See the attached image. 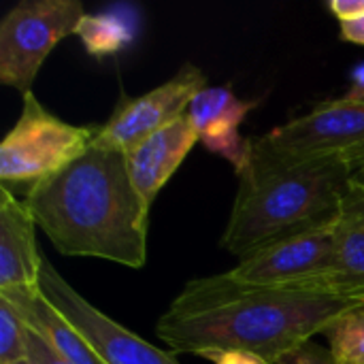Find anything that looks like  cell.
<instances>
[{"label":"cell","instance_id":"cell-7","mask_svg":"<svg viewBox=\"0 0 364 364\" xmlns=\"http://www.w3.org/2000/svg\"><path fill=\"white\" fill-rule=\"evenodd\" d=\"M337 220L307 228L292 237L279 239L239 260L228 275L256 288H305L328 273L335 256Z\"/></svg>","mask_w":364,"mask_h":364},{"label":"cell","instance_id":"cell-18","mask_svg":"<svg viewBox=\"0 0 364 364\" xmlns=\"http://www.w3.org/2000/svg\"><path fill=\"white\" fill-rule=\"evenodd\" d=\"M277 364H339L328 348L316 343V341H307L301 348L292 350L290 354H286Z\"/></svg>","mask_w":364,"mask_h":364},{"label":"cell","instance_id":"cell-20","mask_svg":"<svg viewBox=\"0 0 364 364\" xmlns=\"http://www.w3.org/2000/svg\"><path fill=\"white\" fill-rule=\"evenodd\" d=\"M200 358L209 360L211 364H271L264 358L250 354V352H241V350H220V352H207Z\"/></svg>","mask_w":364,"mask_h":364},{"label":"cell","instance_id":"cell-12","mask_svg":"<svg viewBox=\"0 0 364 364\" xmlns=\"http://www.w3.org/2000/svg\"><path fill=\"white\" fill-rule=\"evenodd\" d=\"M196 141L198 132L186 115L179 122L166 126L164 130L151 134L126 154L132 186L149 209L156 203L160 190L166 186V181L183 164Z\"/></svg>","mask_w":364,"mask_h":364},{"label":"cell","instance_id":"cell-9","mask_svg":"<svg viewBox=\"0 0 364 364\" xmlns=\"http://www.w3.org/2000/svg\"><path fill=\"white\" fill-rule=\"evenodd\" d=\"M38 286L47 301L81 331L105 364H179L171 352L158 350L85 301L47 258L43 260Z\"/></svg>","mask_w":364,"mask_h":364},{"label":"cell","instance_id":"cell-8","mask_svg":"<svg viewBox=\"0 0 364 364\" xmlns=\"http://www.w3.org/2000/svg\"><path fill=\"white\" fill-rule=\"evenodd\" d=\"M207 87V75L186 62L168 81L136 98H122L113 115L98 128L96 143L128 154L151 134L188 115L194 96Z\"/></svg>","mask_w":364,"mask_h":364},{"label":"cell","instance_id":"cell-2","mask_svg":"<svg viewBox=\"0 0 364 364\" xmlns=\"http://www.w3.org/2000/svg\"><path fill=\"white\" fill-rule=\"evenodd\" d=\"M26 205L64 256L130 269L147 260L151 209L132 186L124 151L94 141L60 173L28 188Z\"/></svg>","mask_w":364,"mask_h":364},{"label":"cell","instance_id":"cell-22","mask_svg":"<svg viewBox=\"0 0 364 364\" xmlns=\"http://www.w3.org/2000/svg\"><path fill=\"white\" fill-rule=\"evenodd\" d=\"M343 100H352V102H364V62L356 64L350 73V87L348 92L341 96Z\"/></svg>","mask_w":364,"mask_h":364},{"label":"cell","instance_id":"cell-6","mask_svg":"<svg viewBox=\"0 0 364 364\" xmlns=\"http://www.w3.org/2000/svg\"><path fill=\"white\" fill-rule=\"evenodd\" d=\"M85 9L79 0H21L0 21V81L23 96L55 49L75 34Z\"/></svg>","mask_w":364,"mask_h":364},{"label":"cell","instance_id":"cell-3","mask_svg":"<svg viewBox=\"0 0 364 364\" xmlns=\"http://www.w3.org/2000/svg\"><path fill=\"white\" fill-rule=\"evenodd\" d=\"M222 247L243 260L260 247L335 220L358 181L339 160H282L252 151Z\"/></svg>","mask_w":364,"mask_h":364},{"label":"cell","instance_id":"cell-1","mask_svg":"<svg viewBox=\"0 0 364 364\" xmlns=\"http://www.w3.org/2000/svg\"><path fill=\"white\" fill-rule=\"evenodd\" d=\"M363 305L305 288L243 286L228 273H218L188 282L160 316L156 335L173 354L241 350L277 364Z\"/></svg>","mask_w":364,"mask_h":364},{"label":"cell","instance_id":"cell-16","mask_svg":"<svg viewBox=\"0 0 364 364\" xmlns=\"http://www.w3.org/2000/svg\"><path fill=\"white\" fill-rule=\"evenodd\" d=\"M324 335L337 363L364 364V305L337 318Z\"/></svg>","mask_w":364,"mask_h":364},{"label":"cell","instance_id":"cell-13","mask_svg":"<svg viewBox=\"0 0 364 364\" xmlns=\"http://www.w3.org/2000/svg\"><path fill=\"white\" fill-rule=\"evenodd\" d=\"M311 290L364 303V183H354L341 207L333 264Z\"/></svg>","mask_w":364,"mask_h":364},{"label":"cell","instance_id":"cell-14","mask_svg":"<svg viewBox=\"0 0 364 364\" xmlns=\"http://www.w3.org/2000/svg\"><path fill=\"white\" fill-rule=\"evenodd\" d=\"M0 296L9 299L15 309L21 314L26 324L38 333L51 350L62 356L70 364H105L100 356L94 352V348L87 343V339L77 331L41 292L38 288L30 290H6L0 292Z\"/></svg>","mask_w":364,"mask_h":364},{"label":"cell","instance_id":"cell-15","mask_svg":"<svg viewBox=\"0 0 364 364\" xmlns=\"http://www.w3.org/2000/svg\"><path fill=\"white\" fill-rule=\"evenodd\" d=\"M136 32L134 15H124L122 9L107 13H85L75 30L85 51L98 60L126 49Z\"/></svg>","mask_w":364,"mask_h":364},{"label":"cell","instance_id":"cell-11","mask_svg":"<svg viewBox=\"0 0 364 364\" xmlns=\"http://www.w3.org/2000/svg\"><path fill=\"white\" fill-rule=\"evenodd\" d=\"M36 222L11 188H0V292L30 290L41 284L45 256L38 250Z\"/></svg>","mask_w":364,"mask_h":364},{"label":"cell","instance_id":"cell-24","mask_svg":"<svg viewBox=\"0 0 364 364\" xmlns=\"http://www.w3.org/2000/svg\"><path fill=\"white\" fill-rule=\"evenodd\" d=\"M17 364H32L30 360H23V363H17Z\"/></svg>","mask_w":364,"mask_h":364},{"label":"cell","instance_id":"cell-10","mask_svg":"<svg viewBox=\"0 0 364 364\" xmlns=\"http://www.w3.org/2000/svg\"><path fill=\"white\" fill-rule=\"evenodd\" d=\"M256 107L258 100L239 98L228 85H207L194 96L188 109V119L194 124L198 141L211 154L228 160L237 175L247 168L254 151V141L245 139L239 128Z\"/></svg>","mask_w":364,"mask_h":364},{"label":"cell","instance_id":"cell-21","mask_svg":"<svg viewBox=\"0 0 364 364\" xmlns=\"http://www.w3.org/2000/svg\"><path fill=\"white\" fill-rule=\"evenodd\" d=\"M328 11L341 21H352L364 15V0H331Z\"/></svg>","mask_w":364,"mask_h":364},{"label":"cell","instance_id":"cell-5","mask_svg":"<svg viewBox=\"0 0 364 364\" xmlns=\"http://www.w3.org/2000/svg\"><path fill=\"white\" fill-rule=\"evenodd\" d=\"M254 151L282 160H339L364 183V102L326 100L254 141Z\"/></svg>","mask_w":364,"mask_h":364},{"label":"cell","instance_id":"cell-19","mask_svg":"<svg viewBox=\"0 0 364 364\" xmlns=\"http://www.w3.org/2000/svg\"><path fill=\"white\" fill-rule=\"evenodd\" d=\"M28 360L32 364H70L58 356L51 346L28 326Z\"/></svg>","mask_w":364,"mask_h":364},{"label":"cell","instance_id":"cell-23","mask_svg":"<svg viewBox=\"0 0 364 364\" xmlns=\"http://www.w3.org/2000/svg\"><path fill=\"white\" fill-rule=\"evenodd\" d=\"M339 38L354 43V45H364V15L358 19H352V21H341Z\"/></svg>","mask_w":364,"mask_h":364},{"label":"cell","instance_id":"cell-4","mask_svg":"<svg viewBox=\"0 0 364 364\" xmlns=\"http://www.w3.org/2000/svg\"><path fill=\"white\" fill-rule=\"evenodd\" d=\"M98 128L75 126L49 113L34 92L23 96L21 113L0 145V181L32 188L77 160L96 139Z\"/></svg>","mask_w":364,"mask_h":364},{"label":"cell","instance_id":"cell-17","mask_svg":"<svg viewBox=\"0 0 364 364\" xmlns=\"http://www.w3.org/2000/svg\"><path fill=\"white\" fill-rule=\"evenodd\" d=\"M28 360V324L15 305L0 296V364Z\"/></svg>","mask_w":364,"mask_h":364}]
</instances>
